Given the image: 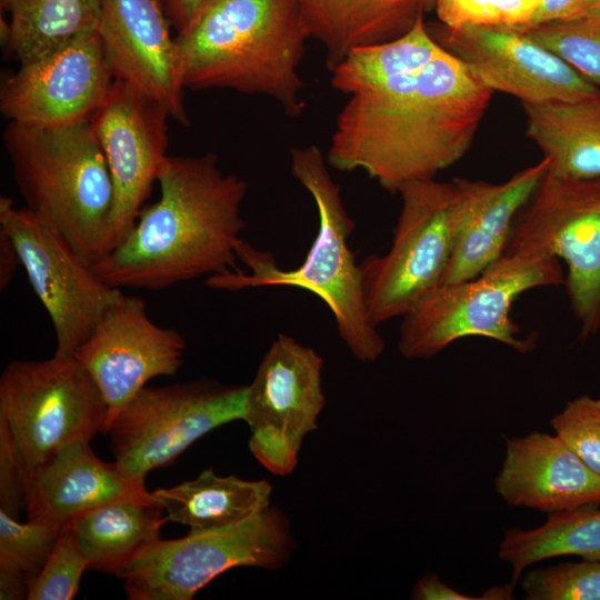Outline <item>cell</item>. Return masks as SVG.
I'll return each mask as SVG.
<instances>
[{"label": "cell", "instance_id": "8fae6325", "mask_svg": "<svg viewBox=\"0 0 600 600\" xmlns=\"http://www.w3.org/2000/svg\"><path fill=\"white\" fill-rule=\"evenodd\" d=\"M247 386L212 379L142 388L107 426L116 461L144 479L208 432L243 420Z\"/></svg>", "mask_w": 600, "mask_h": 600}, {"label": "cell", "instance_id": "f546056e", "mask_svg": "<svg viewBox=\"0 0 600 600\" xmlns=\"http://www.w3.org/2000/svg\"><path fill=\"white\" fill-rule=\"evenodd\" d=\"M521 32L600 87V19L578 17L558 20Z\"/></svg>", "mask_w": 600, "mask_h": 600}, {"label": "cell", "instance_id": "f1b7e54d", "mask_svg": "<svg viewBox=\"0 0 600 600\" xmlns=\"http://www.w3.org/2000/svg\"><path fill=\"white\" fill-rule=\"evenodd\" d=\"M63 527L20 522L0 508V599L22 600L50 557Z\"/></svg>", "mask_w": 600, "mask_h": 600}, {"label": "cell", "instance_id": "83f0119b", "mask_svg": "<svg viewBox=\"0 0 600 600\" xmlns=\"http://www.w3.org/2000/svg\"><path fill=\"white\" fill-rule=\"evenodd\" d=\"M443 50L427 29L421 12L403 34L352 50L331 70V86L349 96L368 91L422 69Z\"/></svg>", "mask_w": 600, "mask_h": 600}, {"label": "cell", "instance_id": "9a60e30c", "mask_svg": "<svg viewBox=\"0 0 600 600\" xmlns=\"http://www.w3.org/2000/svg\"><path fill=\"white\" fill-rule=\"evenodd\" d=\"M169 117L159 102L116 79L91 117L113 184L111 249L132 230L168 158Z\"/></svg>", "mask_w": 600, "mask_h": 600}, {"label": "cell", "instance_id": "e575fe53", "mask_svg": "<svg viewBox=\"0 0 600 600\" xmlns=\"http://www.w3.org/2000/svg\"><path fill=\"white\" fill-rule=\"evenodd\" d=\"M510 596L512 590L509 584L492 588L483 597L468 596L442 582L436 573H428L418 579L411 592L414 600H489L510 599Z\"/></svg>", "mask_w": 600, "mask_h": 600}, {"label": "cell", "instance_id": "ab89813d", "mask_svg": "<svg viewBox=\"0 0 600 600\" xmlns=\"http://www.w3.org/2000/svg\"><path fill=\"white\" fill-rule=\"evenodd\" d=\"M431 2H434V0H423L424 6L430 4Z\"/></svg>", "mask_w": 600, "mask_h": 600}, {"label": "cell", "instance_id": "f35d334b", "mask_svg": "<svg viewBox=\"0 0 600 600\" xmlns=\"http://www.w3.org/2000/svg\"><path fill=\"white\" fill-rule=\"evenodd\" d=\"M580 17H591L600 19V0H587Z\"/></svg>", "mask_w": 600, "mask_h": 600}, {"label": "cell", "instance_id": "2e32d148", "mask_svg": "<svg viewBox=\"0 0 600 600\" xmlns=\"http://www.w3.org/2000/svg\"><path fill=\"white\" fill-rule=\"evenodd\" d=\"M433 38L484 86L517 97L522 103L580 101L600 96V87L521 31L444 27Z\"/></svg>", "mask_w": 600, "mask_h": 600}, {"label": "cell", "instance_id": "cb8c5ba5", "mask_svg": "<svg viewBox=\"0 0 600 600\" xmlns=\"http://www.w3.org/2000/svg\"><path fill=\"white\" fill-rule=\"evenodd\" d=\"M522 107L527 134L548 159L549 172L571 179L600 178V96Z\"/></svg>", "mask_w": 600, "mask_h": 600}, {"label": "cell", "instance_id": "7c38bea8", "mask_svg": "<svg viewBox=\"0 0 600 600\" xmlns=\"http://www.w3.org/2000/svg\"><path fill=\"white\" fill-rule=\"evenodd\" d=\"M322 367L313 348L281 332L247 386L243 421L251 430L249 449L276 476L293 472L304 438L318 429L327 403Z\"/></svg>", "mask_w": 600, "mask_h": 600}, {"label": "cell", "instance_id": "ba28073f", "mask_svg": "<svg viewBox=\"0 0 600 600\" xmlns=\"http://www.w3.org/2000/svg\"><path fill=\"white\" fill-rule=\"evenodd\" d=\"M390 249L359 263L371 320L402 318L439 287L456 250L466 211L464 179L403 184Z\"/></svg>", "mask_w": 600, "mask_h": 600}, {"label": "cell", "instance_id": "8d00e7d4", "mask_svg": "<svg viewBox=\"0 0 600 600\" xmlns=\"http://www.w3.org/2000/svg\"><path fill=\"white\" fill-rule=\"evenodd\" d=\"M177 32L187 29L208 0H157Z\"/></svg>", "mask_w": 600, "mask_h": 600}, {"label": "cell", "instance_id": "d6a6232c", "mask_svg": "<svg viewBox=\"0 0 600 600\" xmlns=\"http://www.w3.org/2000/svg\"><path fill=\"white\" fill-rule=\"evenodd\" d=\"M88 569L89 560L82 552L74 531L67 524L27 599L70 600L77 594L81 577Z\"/></svg>", "mask_w": 600, "mask_h": 600}, {"label": "cell", "instance_id": "277c9868", "mask_svg": "<svg viewBox=\"0 0 600 600\" xmlns=\"http://www.w3.org/2000/svg\"><path fill=\"white\" fill-rule=\"evenodd\" d=\"M290 170L310 193L318 213V231L303 262L294 269H281L270 252L241 240L237 256L248 271L239 269L211 276L206 284L231 292L271 286L307 290L330 310L351 356L361 363H373L386 344L369 316L360 267L349 248L354 222L343 204L340 187L329 172L324 153L316 144L291 148Z\"/></svg>", "mask_w": 600, "mask_h": 600}, {"label": "cell", "instance_id": "4316f807", "mask_svg": "<svg viewBox=\"0 0 600 600\" xmlns=\"http://www.w3.org/2000/svg\"><path fill=\"white\" fill-rule=\"evenodd\" d=\"M562 556L600 562L598 504L550 513L543 524L533 529L512 528L498 548V557L511 567L512 588L529 566Z\"/></svg>", "mask_w": 600, "mask_h": 600}, {"label": "cell", "instance_id": "484cf974", "mask_svg": "<svg viewBox=\"0 0 600 600\" xmlns=\"http://www.w3.org/2000/svg\"><path fill=\"white\" fill-rule=\"evenodd\" d=\"M10 13L7 54L20 64L41 59L97 32L101 0H1Z\"/></svg>", "mask_w": 600, "mask_h": 600}, {"label": "cell", "instance_id": "836d02e7", "mask_svg": "<svg viewBox=\"0 0 600 600\" xmlns=\"http://www.w3.org/2000/svg\"><path fill=\"white\" fill-rule=\"evenodd\" d=\"M554 433L600 478V398L589 394L566 403L550 419Z\"/></svg>", "mask_w": 600, "mask_h": 600}, {"label": "cell", "instance_id": "8992f818", "mask_svg": "<svg viewBox=\"0 0 600 600\" xmlns=\"http://www.w3.org/2000/svg\"><path fill=\"white\" fill-rule=\"evenodd\" d=\"M107 404L74 357L14 360L0 377V508L19 519L34 472L103 432Z\"/></svg>", "mask_w": 600, "mask_h": 600}, {"label": "cell", "instance_id": "7a4b0ae2", "mask_svg": "<svg viewBox=\"0 0 600 600\" xmlns=\"http://www.w3.org/2000/svg\"><path fill=\"white\" fill-rule=\"evenodd\" d=\"M159 200L141 209L132 230L91 266L116 289L161 291L200 277L239 270L247 182L224 172L219 158L168 156Z\"/></svg>", "mask_w": 600, "mask_h": 600}, {"label": "cell", "instance_id": "4fadbf2b", "mask_svg": "<svg viewBox=\"0 0 600 600\" xmlns=\"http://www.w3.org/2000/svg\"><path fill=\"white\" fill-rule=\"evenodd\" d=\"M0 230L12 240L51 320L54 353L73 357L122 291L102 281L59 233L6 196L0 198Z\"/></svg>", "mask_w": 600, "mask_h": 600}, {"label": "cell", "instance_id": "5b68a950", "mask_svg": "<svg viewBox=\"0 0 600 600\" xmlns=\"http://www.w3.org/2000/svg\"><path fill=\"white\" fill-rule=\"evenodd\" d=\"M2 141L26 208L88 264L104 257L113 184L91 118L58 126L9 122Z\"/></svg>", "mask_w": 600, "mask_h": 600}, {"label": "cell", "instance_id": "30bf717a", "mask_svg": "<svg viewBox=\"0 0 600 600\" xmlns=\"http://www.w3.org/2000/svg\"><path fill=\"white\" fill-rule=\"evenodd\" d=\"M561 259L581 340L600 330V178L571 179L547 170L519 212L504 252Z\"/></svg>", "mask_w": 600, "mask_h": 600}, {"label": "cell", "instance_id": "e0dca14e", "mask_svg": "<svg viewBox=\"0 0 600 600\" xmlns=\"http://www.w3.org/2000/svg\"><path fill=\"white\" fill-rule=\"evenodd\" d=\"M113 80L97 31L20 64L2 83L0 111L9 122L28 126L91 118Z\"/></svg>", "mask_w": 600, "mask_h": 600}, {"label": "cell", "instance_id": "6da1fadb", "mask_svg": "<svg viewBox=\"0 0 600 600\" xmlns=\"http://www.w3.org/2000/svg\"><path fill=\"white\" fill-rule=\"evenodd\" d=\"M493 91L446 49L422 69L350 96L326 153L398 192L433 179L469 150Z\"/></svg>", "mask_w": 600, "mask_h": 600}, {"label": "cell", "instance_id": "74e56055", "mask_svg": "<svg viewBox=\"0 0 600 600\" xmlns=\"http://www.w3.org/2000/svg\"><path fill=\"white\" fill-rule=\"evenodd\" d=\"M20 258L12 240L0 230V288H6L12 280Z\"/></svg>", "mask_w": 600, "mask_h": 600}, {"label": "cell", "instance_id": "3957f363", "mask_svg": "<svg viewBox=\"0 0 600 600\" xmlns=\"http://www.w3.org/2000/svg\"><path fill=\"white\" fill-rule=\"evenodd\" d=\"M309 38L297 0H208L174 37L184 88L267 96L290 117L304 108L299 66Z\"/></svg>", "mask_w": 600, "mask_h": 600}, {"label": "cell", "instance_id": "ffe728a7", "mask_svg": "<svg viewBox=\"0 0 600 600\" xmlns=\"http://www.w3.org/2000/svg\"><path fill=\"white\" fill-rule=\"evenodd\" d=\"M153 500L140 479L117 461L98 458L90 441L66 446L32 476L27 520L64 527L86 511L118 500Z\"/></svg>", "mask_w": 600, "mask_h": 600}, {"label": "cell", "instance_id": "1f68e13d", "mask_svg": "<svg viewBox=\"0 0 600 600\" xmlns=\"http://www.w3.org/2000/svg\"><path fill=\"white\" fill-rule=\"evenodd\" d=\"M444 27H496L524 30L532 26L539 0H434Z\"/></svg>", "mask_w": 600, "mask_h": 600}, {"label": "cell", "instance_id": "4dcf8cb0", "mask_svg": "<svg viewBox=\"0 0 600 600\" xmlns=\"http://www.w3.org/2000/svg\"><path fill=\"white\" fill-rule=\"evenodd\" d=\"M519 582L527 600H600V562L581 559L536 568Z\"/></svg>", "mask_w": 600, "mask_h": 600}, {"label": "cell", "instance_id": "603a6c76", "mask_svg": "<svg viewBox=\"0 0 600 600\" xmlns=\"http://www.w3.org/2000/svg\"><path fill=\"white\" fill-rule=\"evenodd\" d=\"M272 484L237 476H218L213 469L170 488L152 491L169 521L189 532H202L246 521L271 506Z\"/></svg>", "mask_w": 600, "mask_h": 600}, {"label": "cell", "instance_id": "52a82bcc", "mask_svg": "<svg viewBox=\"0 0 600 600\" xmlns=\"http://www.w3.org/2000/svg\"><path fill=\"white\" fill-rule=\"evenodd\" d=\"M564 284L559 259L534 251L504 252L473 279L442 283L401 318L398 349L407 359H429L467 337L498 341L519 353L534 348L511 319L523 292Z\"/></svg>", "mask_w": 600, "mask_h": 600}, {"label": "cell", "instance_id": "7402d4cb", "mask_svg": "<svg viewBox=\"0 0 600 600\" xmlns=\"http://www.w3.org/2000/svg\"><path fill=\"white\" fill-rule=\"evenodd\" d=\"M310 38L326 50L333 70L354 49L392 40L407 32L423 0H297Z\"/></svg>", "mask_w": 600, "mask_h": 600}, {"label": "cell", "instance_id": "9c48e42d", "mask_svg": "<svg viewBox=\"0 0 600 600\" xmlns=\"http://www.w3.org/2000/svg\"><path fill=\"white\" fill-rule=\"evenodd\" d=\"M296 549L291 523L276 506L223 528L159 539L117 574L130 600H191L219 574L250 567L279 570Z\"/></svg>", "mask_w": 600, "mask_h": 600}, {"label": "cell", "instance_id": "44dd1931", "mask_svg": "<svg viewBox=\"0 0 600 600\" xmlns=\"http://www.w3.org/2000/svg\"><path fill=\"white\" fill-rule=\"evenodd\" d=\"M548 163L542 158L501 183L464 179V219L442 283L473 279L504 253L514 221L538 188Z\"/></svg>", "mask_w": 600, "mask_h": 600}, {"label": "cell", "instance_id": "ac0fdd59", "mask_svg": "<svg viewBox=\"0 0 600 600\" xmlns=\"http://www.w3.org/2000/svg\"><path fill=\"white\" fill-rule=\"evenodd\" d=\"M168 21L157 0H101L98 36L113 79L188 124L181 62Z\"/></svg>", "mask_w": 600, "mask_h": 600}, {"label": "cell", "instance_id": "5bb4252c", "mask_svg": "<svg viewBox=\"0 0 600 600\" xmlns=\"http://www.w3.org/2000/svg\"><path fill=\"white\" fill-rule=\"evenodd\" d=\"M186 349L184 337L157 324L142 298L122 292L107 308L73 354L107 404L103 432L149 380L177 373Z\"/></svg>", "mask_w": 600, "mask_h": 600}, {"label": "cell", "instance_id": "d4e9b609", "mask_svg": "<svg viewBox=\"0 0 600 600\" xmlns=\"http://www.w3.org/2000/svg\"><path fill=\"white\" fill-rule=\"evenodd\" d=\"M169 519L153 500H118L83 512L68 523L89 569L114 576L144 547L161 539Z\"/></svg>", "mask_w": 600, "mask_h": 600}, {"label": "cell", "instance_id": "d6986e66", "mask_svg": "<svg viewBox=\"0 0 600 600\" xmlns=\"http://www.w3.org/2000/svg\"><path fill=\"white\" fill-rule=\"evenodd\" d=\"M494 489L509 506L556 513L600 504V478L556 434L506 439Z\"/></svg>", "mask_w": 600, "mask_h": 600}, {"label": "cell", "instance_id": "d590c367", "mask_svg": "<svg viewBox=\"0 0 600 600\" xmlns=\"http://www.w3.org/2000/svg\"><path fill=\"white\" fill-rule=\"evenodd\" d=\"M586 1L587 0H539V6L531 27L558 20L578 18L581 14Z\"/></svg>", "mask_w": 600, "mask_h": 600}]
</instances>
